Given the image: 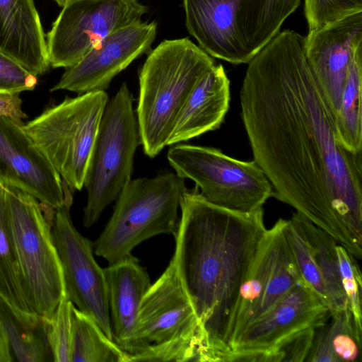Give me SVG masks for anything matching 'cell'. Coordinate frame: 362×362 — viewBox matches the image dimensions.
<instances>
[{
    "mask_svg": "<svg viewBox=\"0 0 362 362\" xmlns=\"http://www.w3.org/2000/svg\"><path fill=\"white\" fill-rule=\"evenodd\" d=\"M286 219L279 218L267 229L249 273L243 282L230 317L226 344L227 354L246 327L257 317L262 298L272 274L280 243L284 236Z\"/></svg>",
    "mask_w": 362,
    "mask_h": 362,
    "instance_id": "cell-20",
    "label": "cell"
},
{
    "mask_svg": "<svg viewBox=\"0 0 362 362\" xmlns=\"http://www.w3.org/2000/svg\"><path fill=\"white\" fill-rule=\"evenodd\" d=\"M112 338L130 353L142 299L151 284L146 269L132 255L104 269Z\"/></svg>",
    "mask_w": 362,
    "mask_h": 362,
    "instance_id": "cell-19",
    "label": "cell"
},
{
    "mask_svg": "<svg viewBox=\"0 0 362 362\" xmlns=\"http://www.w3.org/2000/svg\"><path fill=\"white\" fill-rule=\"evenodd\" d=\"M15 361L8 340L0 327V362Z\"/></svg>",
    "mask_w": 362,
    "mask_h": 362,
    "instance_id": "cell-35",
    "label": "cell"
},
{
    "mask_svg": "<svg viewBox=\"0 0 362 362\" xmlns=\"http://www.w3.org/2000/svg\"><path fill=\"white\" fill-rule=\"evenodd\" d=\"M317 329H308L288 339L274 352V361H305Z\"/></svg>",
    "mask_w": 362,
    "mask_h": 362,
    "instance_id": "cell-33",
    "label": "cell"
},
{
    "mask_svg": "<svg viewBox=\"0 0 362 362\" xmlns=\"http://www.w3.org/2000/svg\"><path fill=\"white\" fill-rule=\"evenodd\" d=\"M334 123L339 139L355 153L362 150V45L356 49Z\"/></svg>",
    "mask_w": 362,
    "mask_h": 362,
    "instance_id": "cell-26",
    "label": "cell"
},
{
    "mask_svg": "<svg viewBox=\"0 0 362 362\" xmlns=\"http://www.w3.org/2000/svg\"><path fill=\"white\" fill-rule=\"evenodd\" d=\"M0 327L15 361H53L43 317L20 315L0 298Z\"/></svg>",
    "mask_w": 362,
    "mask_h": 362,
    "instance_id": "cell-22",
    "label": "cell"
},
{
    "mask_svg": "<svg viewBox=\"0 0 362 362\" xmlns=\"http://www.w3.org/2000/svg\"><path fill=\"white\" fill-rule=\"evenodd\" d=\"M341 281L346 305L350 310L357 331L362 334V277L354 257L342 245H337Z\"/></svg>",
    "mask_w": 362,
    "mask_h": 362,
    "instance_id": "cell-29",
    "label": "cell"
},
{
    "mask_svg": "<svg viewBox=\"0 0 362 362\" xmlns=\"http://www.w3.org/2000/svg\"><path fill=\"white\" fill-rule=\"evenodd\" d=\"M46 34L50 66L76 64L112 33L141 21L148 8L139 0H69Z\"/></svg>",
    "mask_w": 362,
    "mask_h": 362,
    "instance_id": "cell-10",
    "label": "cell"
},
{
    "mask_svg": "<svg viewBox=\"0 0 362 362\" xmlns=\"http://www.w3.org/2000/svg\"><path fill=\"white\" fill-rule=\"evenodd\" d=\"M10 233L30 304L49 318L66 293L52 226L55 210L30 194L4 185Z\"/></svg>",
    "mask_w": 362,
    "mask_h": 362,
    "instance_id": "cell-6",
    "label": "cell"
},
{
    "mask_svg": "<svg viewBox=\"0 0 362 362\" xmlns=\"http://www.w3.org/2000/svg\"><path fill=\"white\" fill-rule=\"evenodd\" d=\"M23 126L0 117V184L23 190L56 210L65 200L62 179Z\"/></svg>",
    "mask_w": 362,
    "mask_h": 362,
    "instance_id": "cell-15",
    "label": "cell"
},
{
    "mask_svg": "<svg viewBox=\"0 0 362 362\" xmlns=\"http://www.w3.org/2000/svg\"><path fill=\"white\" fill-rule=\"evenodd\" d=\"M300 0H183L185 25L211 57L248 64Z\"/></svg>",
    "mask_w": 362,
    "mask_h": 362,
    "instance_id": "cell-4",
    "label": "cell"
},
{
    "mask_svg": "<svg viewBox=\"0 0 362 362\" xmlns=\"http://www.w3.org/2000/svg\"><path fill=\"white\" fill-rule=\"evenodd\" d=\"M329 317L319 296L301 280L246 327L224 361L250 354H262L265 361H274V352L281 344L304 330L319 328Z\"/></svg>",
    "mask_w": 362,
    "mask_h": 362,
    "instance_id": "cell-12",
    "label": "cell"
},
{
    "mask_svg": "<svg viewBox=\"0 0 362 362\" xmlns=\"http://www.w3.org/2000/svg\"><path fill=\"white\" fill-rule=\"evenodd\" d=\"M362 45V12L309 31L305 37L308 63L336 115L356 49Z\"/></svg>",
    "mask_w": 362,
    "mask_h": 362,
    "instance_id": "cell-16",
    "label": "cell"
},
{
    "mask_svg": "<svg viewBox=\"0 0 362 362\" xmlns=\"http://www.w3.org/2000/svg\"><path fill=\"white\" fill-rule=\"evenodd\" d=\"M0 298L23 316L37 315L32 308L13 247L4 186L0 184Z\"/></svg>",
    "mask_w": 362,
    "mask_h": 362,
    "instance_id": "cell-24",
    "label": "cell"
},
{
    "mask_svg": "<svg viewBox=\"0 0 362 362\" xmlns=\"http://www.w3.org/2000/svg\"><path fill=\"white\" fill-rule=\"evenodd\" d=\"M167 159L179 177L194 181L201 195L218 206L251 213L273 197L269 180L254 160H240L215 148L180 143L171 145Z\"/></svg>",
    "mask_w": 362,
    "mask_h": 362,
    "instance_id": "cell-9",
    "label": "cell"
},
{
    "mask_svg": "<svg viewBox=\"0 0 362 362\" xmlns=\"http://www.w3.org/2000/svg\"><path fill=\"white\" fill-rule=\"evenodd\" d=\"M59 6H62L66 1L69 0H53Z\"/></svg>",
    "mask_w": 362,
    "mask_h": 362,
    "instance_id": "cell-36",
    "label": "cell"
},
{
    "mask_svg": "<svg viewBox=\"0 0 362 362\" xmlns=\"http://www.w3.org/2000/svg\"><path fill=\"white\" fill-rule=\"evenodd\" d=\"M289 220L303 235L310 246L322 277L329 313L347 308L343 291L337 254V241L297 212Z\"/></svg>",
    "mask_w": 362,
    "mask_h": 362,
    "instance_id": "cell-23",
    "label": "cell"
},
{
    "mask_svg": "<svg viewBox=\"0 0 362 362\" xmlns=\"http://www.w3.org/2000/svg\"><path fill=\"white\" fill-rule=\"evenodd\" d=\"M108 100L105 90L66 98L23 126L72 192L83 187L92 148Z\"/></svg>",
    "mask_w": 362,
    "mask_h": 362,
    "instance_id": "cell-8",
    "label": "cell"
},
{
    "mask_svg": "<svg viewBox=\"0 0 362 362\" xmlns=\"http://www.w3.org/2000/svg\"><path fill=\"white\" fill-rule=\"evenodd\" d=\"M73 306L66 293L52 316L44 317L54 362H71Z\"/></svg>",
    "mask_w": 362,
    "mask_h": 362,
    "instance_id": "cell-28",
    "label": "cell"
},
{
    "mask_svg": "<svg viewBox=\"0 0 362 362\" xmlns=\"http://www.w3.org/2000/svg\"><path fill=\"white\" fill-rule=\"evenodd\" d=\"M284 232L303 281L319 296L328 308L325 286L307 241L289 219L286 221Z\"/></svg>",
    "mask_w": 362,
    "mask_h": 362,
    "instance_id": "cell-27",
    "label": "cell"
},
{
    "mask_svg": "<svg viewBox=\"0 0 362 362\" xmlns=\"http://www.w3.org/2000/svg\"><path fill=\"white\" fill-rule=\"evenodd\" d=\"M186 189L185 179L175 173L130 179L118 194L105 229L92 243L93 252L113 264L153 236L175 235L180 198Z\"/></svg>",
    "mask_w": 362,
    "mask_h": 362,
    "instance_id": "cell-5",
    "label": "cell"
},
{
    "mask_svg": "<svg viewBox=\"0 0 362 362\" xmlns=\"http://www.w3.org/2000/svg\"><path fill=\"white\" fill-rule=\"evenodd\" d=\"M216 65L188 37L165 40L151 49L139 71L136 110L144 153L154 158L168 144L177 117L192 90Z\"/></svg>",
    "mask_w": 362,
    "mask_h": 362,
    "instance_id": "cell-3",
    "label": "cell"
},
{
    "mask_svg": "<svg viewBox=\"0 0 362 362\" xmlns=\"http://www.w3.org/2000/svg\"><path fill=\"white\" fill-rule=\"evenodd\" d=\"M309 31L362 12V0H304Z\"/></svg>",
    "mask_w": 362,
    "mask_h": 362,
    "instance_id": "cell-31",
    "label": "cell"
},
{
    "mask_svg": "<svg viewBox=\"0 0 362 362\" xmlns=\"http://www.w3.org/2000/svg\"><path fill=\"white\" fill-rule=\"evenodd\" d=\"M71 317V362H129V354L74 305Z\"/></svg>",
    "mask_w": 362,
    "mask_h": 362,
    "instance_id": "cell-25",
    "label": "cell"
},
{
    "mask_svg": "<svg viewBox=\"0 0 362 362\" xmlns=\"http://www.w3.org/2000/svg\"><path fill=\"white\" fill-rule=\"evenodd\" d=\"M37 82V76L0 49L1 94H16L32 90Z\"/></svg>",
    "mask_w": 362,
    "mask_h": 362,
    "instance_id": "cell-32",
    "label": "cell"
},
{
    "mask_svg": "<svg viewBox=\"0 0 362 362\" xmlns=\"http://www.w3.org/2000/svg\"><path fill=\"white\" fill-rule=\"evenodd\" d=\"M140 144L133 97L124 82L106 104L92 148L83 185L87 192L84 227L98 221L132 179L134 154Z\"/></svg>",
    "mask_w": 362,
    "mask_h": 362,
    "instance_id": "cell-7",
    "label": "cell"
},
{
    "mask_svg": "<svg viewBox=\"0 0 362 362\" xmlns=\"http://www.w3.org/2000/svg\"><path fill=\"white\" fill-rule=\"evenodd\" d=\"M230 81L221 64L207 71L180 110L167 146L189 141L220 127L229 109Z\"/></svg>",
    "mask_w": 362,
    "mask_h": 362,
    "instance_id": "cell-18",
    "label": "cell"
},
{
    "mask_svg": "<svg viewBox=\"0 0 362 362\" xmlns=\"http://www.w3.org/2000/svg\"><path fill=\"white\" fill-rule=\"evenodd\" d=\"M63 187L64 203L55 210L52 232L62 265L66 293L71 303L113 340L104 269L94 259L90 241L74 227L70 216L72 192L64 181Z\"/></svg>",
    "mask_w": 362,
    "mask_h": 362,
    "instance_id": "cell-11",
    "label": "cell"
},
{
    "mask_svg": "<svg viewBox=\"0 0 362 362\" xmlns=\"http://www.w3.org/2000/svg\"><path fill=\"white\" fill-rule=\"evenodd\" d=\"M185 337L199 340L198 320L172 259L142 299L129 354Z\"/></svg>",
    "mask_w": 362,
    "mask_h": 362,
    "instance_id": "cell-14",
    "label": "cell"
},
{
    "mask_svg": "<svg viewBox=\"0 0 362 362\" xmlns=\"http://www.w3.org/2000/svg\"><path fill=\"white\" fill-rule=\"evenodd\" d=\"M7 117L21 125H24L23 119L28 117L22 110V100L19 93H0V117Z\"/></svg>",
    "mask_w": 362,
    "mask_h": 362,
    "instance_id": "cell-34",
    "label": "cell"
},
{
    "mask_svg": "<svg viewBox=\"0 0 362 362\" xmlns=\"http://www.w3.org/2000/svg\"><path fill=\"white\" fill-rule=\"evenodd\" d=\"M362 334L348 307L330 313L328 321L315 331L308 362H360Z\"/></svg>",
    "mask_w": 362,
    "mask_h": 362,
    "instance_id": "cell-21",
    "label": "cell"
},
{
    "mask_svg": "<svg viewBox=\"0 0 362 362\" xmlns=\"http://www.w3.org/2000/svg\"><path fill=\"white\" fill-rule=\"evenodd\" d=\"M241 117L273 197L362 257V156L341 141L305 37L279 32L248 63Z\"/></svg>",
    "mask_w": 362,
    "mask_h": 362,
    "instance_id": "cell-1",
    "label": "cell"
},
{
    "mask_svg": "<svg viewBox=\"0 0 362 362\" xmlns=\"http://www.w3.org/2000/svg\"><path fill=\"white\" fill-rule=\"evenodd\" d=\"M180 209L172 259L198 320L199 361H223L230 315L267 231L264 210L218 206L197 187L183 192Z\"/></svg>",
    "mask_w": 362,
    "mask_h": 362,
    "instance_id": "cell-2",
    "label": "cell"
},
{
    "mask_svg": "<svg viewBox=\"0 0 362 362\" xmlns=\"http://www.w3.org/2000/svg\"><path fill=\"white\" fill-rule=\"evenodd\" d=\"M132 361H199V340L185 337L151 345L139 353L129 355Z\"/></svg>",
    "mask_w": 362,
    "mask_h": 362,
    "instance_id": "cell-30",
    "label": "cell"
},
{
    "mask_svg": "<svg viewBox=\"0 0 362 362\" xmlns=\"http://www.w3.org/2000/svg\"><path fill=\"white\" fill-rule=\"evenodd\" d=\"M0 49L35 76L47 71L46 36L33 0H0Z\"/></svg>",
    "mask_w": 362,
    "mask_h": 362,
    "instance_id": "cell-17",
    "label": "cell"
},
{
    "mask_svg": "<svg viewBox=\"0 0 362 362\" xmlns=\"http://www.w3.org/2000/svg\"><path fill=\"white\" fill-rule=\"evenodd\" d=\"M156 21H139L122 28L95 44L76 64L65 69L50 91L65 90L78 95L105 90L112 79L133 61L151 50Z\"/></svg>",
    "mask_w": 362,
    "mask_h": 362,
    "instance_id": "cell-13",
    "label": "cell"
}]
</instances>
